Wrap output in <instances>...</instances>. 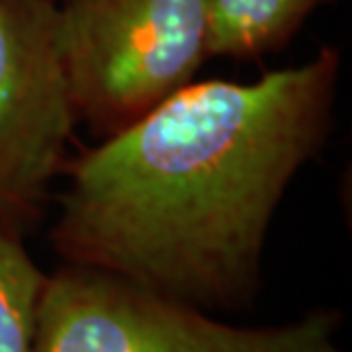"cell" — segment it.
Masks as SVG:
<instances>
[{
    "mask_svg": "<svg viewBox=\"0 0 352 352\" xmlns=\"http://www.w3.org/2000/svg\"><path fill=\"white\" fill-rule=\"evenodd\" d=\"M339 76L322 46L254 82H190L67 160L53 250L201 311L248 307L274 210L327 142Z\"/></svg>",
    "mask_w": 352,
    "mask_h": 352,
    "instance_id": "6da1fadb",
    "label": "cell"
},
{
    "mask_svg": "<svg viewBox=\"0 0 352 352\" xmlns=\"http://www.w3.org/2000/svg\"><path fill=\"white\" fill-rule=\"evenodd\" d=\"M76 122L112 138L195 82L208 58L206 0H58Z\"/></svg>",
    "mask_w": 352,
    "mask_h": 352,
    "instance_id": "7a4b0ae2",
    "label": "cell"
},
{
    "mask_svg": "<svg viewBox=\"0 0 352 352\" xmlns=\"http://www.w3.org/2000/svg\"><path fill=\"white\" fill-rule=\"evenodd\" d=\"M339 311L236 327L115 272L67 263L46 277L32 352H341Z\"/></svg>",
    "mask_w": 352,
    "mask_h": 352,
    "instance_id": "3957f363",
    "label": "cell"
},
{
    "mask_svg": "<svg viewBox=\"0 0 352 352\" xmlns=\"http://www.w3.org/2000/svg\"><path fill=\"white\" fill-rule=\"evenodd\" d=\"M76 115L62 69L58 0H0V224L44 220L69 160Z\"/></svg>",
    "mask_w": 352,
    "mask_h": 352,
    "instance_id": "277c9868",
    "label": "cell"
},
{
    "mask_svg": "<svg viewBox=\"0 0 352 352\" xmlns=\"http://www.w3.org/2000/svg\"><path fill=\"white\" fill-rule=\"evenodd\" d=\"M329 3L336 0H206L208 58L250 62L279 51Z\"/></svg>",
    "mask_w": 352,
    "mask_h": 352,
    "instance_id": "5b68a950",
    "label": "cell"
},
{
    "mask_svg": "<svg viewBox=\"0 0 352 352\" xmlns=\"http://www.w3.org/2000/svg\"><path fill=\"white\" fill-rule=\"evenodd\" d=\"M46 277L23 238L0 224V352H32Z\"/></svg>",
    "mask_w": 352,
    "mask_h": 352,
    "instance_id": "8992f818",
    "label": "cell"
}]
</instances>
